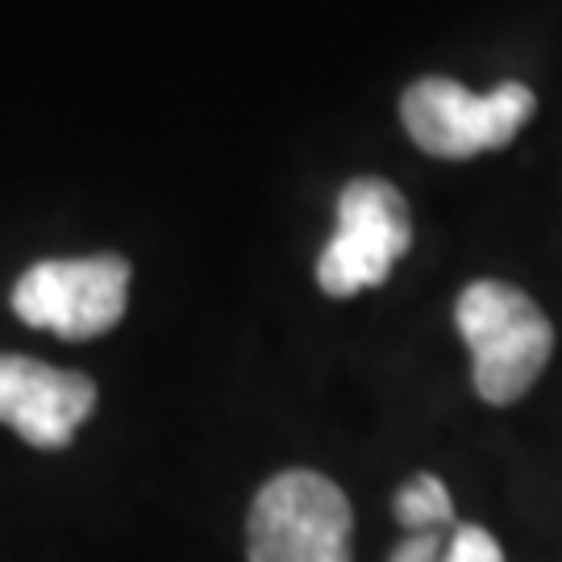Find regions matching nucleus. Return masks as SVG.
Returning <instances> with one entry per match:
<instances>
[{
    "label": "nucleus",
    "instance_id": "f257e3e1",
    "mask_svg": "<svg viewBox=\"0 0 562 562\" xmlns=\"http://www.w3.org/2000/svg\"><path fill=\"white\" fill-rule=\"evenodd\" d=\"M459 334L471 350V383L487 404H517L538 383L554 350V329L521 288L475 280L454 308Z\"/></svg>",
    "mask_w": 562,
    "mask_h": 562
},
{
    "label": "nucleus",
    "instance_id": "f03ea898",
    "mask_svg": "<svg viewBox=\"0 0 562 562\" xmlns=\"http://www.w3.org/2000/svg\"><path fill=\"white\" fill-rule=\"evenodd\" d=\"M355 513L334 480L317 471H283L250 504V562H350Z\"/></svg>",
    "mask_w": 562,
    "mask_h": 562
},
{
    "label": "nucleus",
    "instance_id": "7ed1b4c3",
    "mask_svg": "<svg viewBox=\"0 0 562 562\" xmlns=\"http://www.w3.org/2000/svg\"><path fill=\"white\" fill-rule=\"evenodd\" d=\"M533 88L508 80L487 97L467 92L446 76H425L401 101V121L408 138L434 159H475L483 150H501L533 117Z\"/></svg>",
    "mask_w": 562,
    "mask_h": 562
},
{
    "label": "nucleus",
    "instance_id": "20e7f679",
    "mask_svg": "<svg viewBox=\"0 0 562 562\" xmlns=\"http://www.w3.org/2000/svg\"><path fill=\"white\" fill-rule=\"evenodd\" d=\"M413 246L408 204L387 180L362 176L338 196V229L317 259V283L325 296H359L392 276Z\"/></svg>",
    "mask_w": 562,
    "mask_h": 562
},
{
    "label": "nucleus",
    "instance_id": "39448f33",
    "mask_svg": "<svg viewBox=\"0 0 562 562\" xmlns=\"http://www.w3.org/2000/svg\"><path fill=\"white\" fill-rule=\"evenodd\" d=\"M13 313L34 329H50L67 341L109 334L125 317L130 262L121 255L97 259H42L13 283Z\"/></svg>",
    "mask_w": 562,
    "mask_h": 562
},
{
    "label": "nucleus",
    "instance_id": "423d86ee",
    "mask_svg": "<svg viewBox=\"0 0 562 562\" xmlns=\"http://www.w3.org/2000/svg\"><path fill=\"white\" fill-rule=\"evenodd\" d=\"M97 413V383L25 355H0V425L38 450H63Z\"/></svg>",
    "mask_w": 562,
    "mask_h": 562
},
{
    "label": "nucleus",
    "instance_id": "0eeeda50",
    "mask_svg": "<svg viewBox=\"0 0 562 562\" xmlns=\"http://www.w3.org/2000/svg\"><path fill=\"white\" fill-rule=\"evenodd\" d=\"M396 521L408 533H422V529H446L454 521V501L446 492V483L438 475H417L396 492Z\"/></svg>",
    "mask_w": 562,
    "mask_h": 562
},
{
    "label": "nucleus",
    "instance_id": "6e6552de",
    "mask_svg": "<svg viewBox=\"0 0 562 562\" xmlns=\"http://www.w3.org/2000/svg\"><path fill=\"white\" fill-rule=\"evenodd\" d=\"M438 562H504V554H501V542L487 529H480V525H459L450 533V542H446Z\"/></svg>",
    "mask_w": 562,
    "mask_h": 562
},
{
    "label": "nucleus",
    "instance_id": "1a4fd4ad",
    "mask_svg": "<svg viewBox=\"0 0 562 562\" xmlns=\"http://www.w3.org/2000/svg\"><path fill=\"white\" fill-rule=\"evenodd\" d=\"M442 529H422V533H408L387 562H438L442 559Z\"/></svg>",
    "mask_w": 562,
    "mask_h": 562
}]
</instances>
